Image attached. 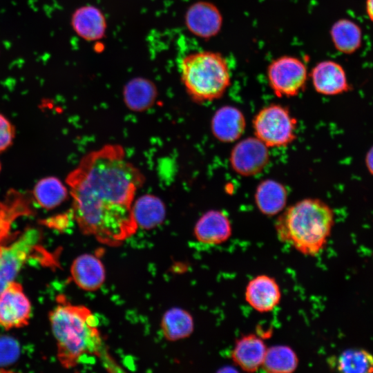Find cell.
<instances>
[{
  "mask_svg": "<svg viewBox=\"0 0 373 373\" xmlns=\"http://www.w3.org/2000/svg\"><path fill=\"white\" fill-rule=\"evenodd\" d=\"M70 274L75 283L82 289L94 291L104 284L106 271L97 256L84 254L76 258L70 267Z\"/></svg>",
  "mask_w": 373,
  "mask_h": 373,
  "instance_id": "cell-16",
  "label": "cell"
},
{
  "mask_svg": "<svg viewBox=\"0 0 373 373\" xmlns=\"http://www.w3.org/2000/svg\"><path fill=\"white\" fill-rule=\"evenodd\" d=\"M161 329L164 338L176 341L190 336L194 330V321L191 314L180 307H172L163 314Z\"/></svg>",
  "mask_w": 373,
  "mask_h": 373,
  "instance_id": "cell-20",
  "label": "cell"
},
{
  "mask_svg": "<svg viewBox=\"0 0 373 373\" xmlns=\"http://www.w3.org/2000/svg\"><path fill=\"white\" fill-rule=\"evenodd\" d=\"M310 77L315 90L323 95H337L351 89L345 70L334 61L318 63L312 68Z\"/></svg>",
  "mask_w": 373,
  "mask_h": 373,
  "instance_id": "cell-11",
  "label": "cell"
},
{
  "mask_svg": "<svg viewBox=\"0 0 373 373\" xmlns=\"http://www.w3.org/2000/svg\"><path fill=\"white\" fill-rule=\"evenodd\" d=\"M246 128V119L242 112L233 106H223L213 114L211 120V131L216 140L231 143L240 138Z\"/></svg>",
  "mask_w": 373,
  "mask_h": 373,
  "instance_id": "cell-14",
  "label": "cell"
},
{
  "mask_svg": "<svg viewBox=\"0 0 373 373\" xmlns=\"http://www.w3.org/2000/svg\"><path fill=\"white\" fill-rule=\"evenodd\" d=\"M267 76L269 86L277 97H294L304 90L307 69L297 57L282 56L270 63Z\"/></svg>",
  "mask_w": 373,
  "mask_h": 373,
  "instance_id": "cell-6",
  "label": "cell"
},
{
  "mask_svg": "<svg viewBox=\"0 0 373 373\" xmlns=\"http://www.w3.org/2000/svg\"><path fill=\"white\" fill-rule=\"evenodd\" d=\"M330 36L335 48L341 53H354L361 46V28L349 19L337 20L330 29Z\"/></svg>",
  "mask_w": 373,
  "mask_h": 373,
  "instance_id": "cell-21",
  "label": "cell"
},
{
  "mask_svg": "<svg viewBox=\"0 0 373 373\" xmlns=\"http://www.w3.org/2000/svg\"><path fill=\"white\" fill-rule=\"evenodd\" d=\"M1 163H0V171H1Z\"/></svg>",
  "mask_w": 373,
  "mask_h": 373,
  "instance_id": "cell-30",
  "label": "cell"
},
{
  "mask_svg": "<svg viewBox=\"0 0 373 373\" xmlns=\"http://www.w3.org/2000/svg\"><path fill=\"white\" fill-rule=\"evenodd\" d=\"M37 203L45 209H52L62 204L68 197L69 190L57 177L40 179L33 188Z\"/></svg>",
  "mask_w": 373,
  "mask_h": 373,
  "instance_id": "cell-23",
  "label": "cell"
},
{
  "mask_svg": "<svg viewBox=\"0 0 373 373\" xmlns=\"http://www.w3.org/2000/svg\"><path fill=\"white\" fill-rule=\"evenodd\" d=\"M123 96L128 108L134 111H143L155 102L157 90L151 81L137 77L128 82L124 88Z\"/></svg>",
  "mask_w": 373,
  "mask_h": 373,
  "instance_id": "cell-22",
  "label": "cell"
},
{
  "mask_svg": "<svg viewBox=\"0 0 373 373\" xmlns=\"http://www.w3.org/2000/svg\"><path fill=\"white\" fill-rule=\"evenodd\" d=\"M299 360L295 351L285 345L267 347L261 367L268 373H291L298 367Z\"/></svg>",
  "mask_w": 373,
  "mask_h": 373,
  "instance_id": "cell-24",
  "label": "cell"
},
{
  "mask_svg": "<svg viewBox=\"0 0 373 373\" xmlns=\"http://www.w3.org/2000/svg\"><path fill=\"white\" fill-rule=\"evenodd\" d=\"M223 18L219 9L212 3L198 1L192 4L185 15V23L194 35L209 39L221 30Z\"/></svg>",
  "mask_w": 373,
  "mask_h": 373,
  "instance_id": "cell-10",
  "label": "cell"
},
{
  "mask_svg": "<svg viewBox=\"0 0 373 373\" xmlns=\"http://www.w3.org/2000/svg\"><path fill=\"white\" fill-rule=\"evenodd\" d=\"M329 363L338 372H373V355L361 348L348 349L336 357H331Z\"/></svg>",
  "mask_w": 373,
  "mask_h": 373,
  "instance_id": "cell-25",
  "label": "cell"
},
{
  "mask_svg": "<svg viewBox=\"0 0 373 373\" xmlns=\"http://www.w3.org/2000/svg\"><path fill=\"white\" fill-rule=\"evenodd\" d=\"M49 320L57 342V358L64 367H75L86 355L104 358L108 367H116L105 349L96 317L88 308L70 304L59 296Z\"/></svg>",
  "mask_w": 373,
  "mask_h": 373,
  "instance_id": "cell-2",
  "label": "cell"
},
{
  "mask_svg": "<svg viewBox=\"0 0 373 373\" xmlns=\"http://www.w3.org/2000/svg\"><path fill=\"white\" fill-rule=\"evenodd\" d=\"M15 137V126L0 113V152L7 150L12 144Z\"/></svg>",
  "mask_w": 373,
  "mask_h": 373,
  "instance_id": "cell-27",
  "label": "cell"
},
{
  "mask_svg": "<svg viewBox=\"0 0 373 373\" xmlns=\"http://www.w3.org/2000/svg\"><path fill=\"white\" fill-rule=\"evenodd\" d=\"M133 214L137 227L152 229L161 224L166 217V207L157 196L146 194L135 200Z\"/></svg>",
  "mask_w": 373,
  "mask_h": 373,
  "instance_id": "cell-19",
  "label": "cell"
},
{
  "mask_svg": "<svg viewBox=\"0 0 373 373\" xmlns=\"http://www.w3.org/2000/svg\"><path fill=\"white\" fill-rule=\"evenodd\" d=\"M144 180L119 145L106 144L85 155L66 179L80 231L108 246L133 235L138 227L133 204Z\"/></svg>",
  "mask_w": 373,
  "mask_h": 373,
  "instance_id": "cell-1",
  "label": "cell"
},
{
  "mask_svg": "<svg viewBox=\"0 0 373 373\" xmlns=\"http://www.w3.org/2000/svg\"><path fill=\"white\" fill-rule=\"evenodd\" d=\"M252 126L255 137L268 148L287 146L296 137L297 119L281 104H271L261 108L254 116Z\"/></svg>",
  "mask_w": 373,
  "mask_h": 373,
  "instance_id": "cell-5",
  "label": "cell"
},
{
  "mask_svg": "<svg viewBox=\"0 0 373 373\" xmlns=\"http://www.w3.org/2000/svg\"><path fill=\"white\" fill-rule=\"evenodd\" d=\"M19 353V345L14 338L7 335H0V367L15 363Z\"/></svg>",
  "mask_w": 373,
  "mask_h": 373,
  "instance_id": "cell-26",
  "label": "cell"
},
{
  "mask_svg": "<svg viewBox=\"0 0 373 373\" xmlns=\"http://www.w3.org/2000/svg\"><path fill=\"white\" fill-rule=\"evenodd\" d=\"M269 157L268 147L256 137H249L239 141L233 147L229 163L238 175L251 177L263 171Z\"/></svg>",
  "mask_w": 373,
  "mask_h": 373,
  "instance_id": "cell-8",
  "label": "cell"
},
{
  "mask_svg": "<svg viewBox=\"0 0 373 373\" xmlns=\"http://www.w3.org/2000/svg\"><path fill=\"white\" fill-rule=\"evenodd\" d=\"M288 192L278 181L266 179L257 186L254 193L255 204L262 214L273 216L282 212L287 204Z\"/></svg>",
  "mask_w": 373,
  "mask_h": 373,
  "instance_id": "cell-17",
  "label": "cell"
},
{
  "mask_svg": "<svg viewBox=\"0 0 373 373\" xmlns=\"http://www.w3.org/2000/svg\"><path fill=\"white\" fill-rule=\"evenodd\" d=\"M40 236L38 230L28 229L10 245H0V294L37 251Z\"/></svg>",
  "mask_w": 373,
  "mask_h": 373,
  "instance_id": "cell-7",
  "label": "cell"
},
{
  "mask_svg": "<svg viewBox=\"0 0 373 373\" xmlns=\"http://www.w3.org/2000/svg\"><path fill=\"white\" fill-rule=\"evenodd\" d=\"M193 234L196 240L202 243L220 245L231 236V223L227 215L222 211L209 210L196 222Z\"/></svg>",
  "mask_w": 373,
  "mask_h": 373,
  "instance_id": "cell-13",
  "label": "cell"
},
{
  "mask_svg": "<svg viewBox=\"0 0 373 373\" xmlns=\"http://www.w3.org/2000/svg\"><path fill=\"white\" fill-rule=\"evenodd\" d=\"M365 10L369 19L373 21V0H366Z\"/></svg>",
  "mask_w": 373,
  "mask_h": 373,
  "instance_id": "cell-29",
  "label": "cell"
},
{
  "mask_svg": "<svg viewBox=\"0 0 373 373\" xmlns=\"http://www.w3.org/2000/svg\"><path fill=\"white\" fill-rule=\"evenodd\" d=\"M267 350L266 344L259 336L248 334L236 339L231 357L238 367L254 372L261 367Z\"/></svg>",
  "mask_w": 373,
  "mask_h": 373,
  "instance_id": "cell-15",
  "label": "cell"
},
{
  "mask_svg": "<svg viewBox=\"0 0 373 373\" xmlns=\"http://www.w3.org/2000/svg\"><path fill=\"white\" fill-rule=\"evenodd\" d=\"M31 305L23 287L15 280L0 294V325L6 329L28 325Z\"/></svg>",
  "mask_w": 373,
  "mask_h": 373,
  "instance_id": "cell-9",
  "label": "cell"
},
{
  "mask_svg": "<svg viewBox=\"0 0 373 373\" xmlns=\"http://www.w3.org/2000/svg\"><path fill=\"white\" fill-rule=\"evenodd\" d=\"M334 224L333 209L318 198H305L285 209L275 222L278 239L303 255L316 256L325 247Z\"/></svg>",
  "mask_w": 373,
  "mask_h": 373,
  "instance_id": "cell-3",
  "label": "cell"
},
{
  "mask_svg": "<svg viewBox=\"0 0 373 373\" xmlns=\"http://www.w3.org/2000/svg\"><path fill=\"white\" fill-rule=\"evenodd\" d=\"M71 26L78 36L87 41L101 39L106 28L104 15L98 8L91 6L77 8L72 15Z\"/></svg>",
  "mask_w": 373,
  "mask_h": 373,
  "instance_id": "cell-18",
  "label": "cell"
},
{
  "mask_svg": "<svg viewBox=\"0 0 373 373\" xmlns=\"http://www.w3.org/2000/svg\"><path fill=\"white\" fill-rule=\"evenodd\" d=\"M181 77L188 94L198 102L220 98L231 85L226 59L218 52L202 51L184 57Z\"/></svg>",
  "mask_w": 373,
  "mask_h": 373,
  "instance_id": "cell-4",
  "label": "cell"
},
{
  "mask_svg": "<svg viewBox=\"0 0 373 373\" xmlns=\"http://www.w3.org/2000/svg\"><path fill=\"white\" fill-rule=\"evenodd\" d=\"M365 161L367 171L373 175V145L366 153Z\"/></svg>",
  "mask_w": 373,
  "mask_h": 373,
  "instance_id": "cell-28",
  "label": "cell"
},
{
  "mask_svg": "<svg viewBox=\"0 0 373 373\" xmlns=\"http://www.w3.org/2000/svg\"><path fill=\"white\" fill-rule=\"evenodd\" d=\"M245 298L256 312L267 313L278 305L281 298V291L274 278L260 274L253 278L247 283Z\"/></svg>",
  "mask_w": 373,
  "mask_h": 373,
  "instance_id": "cell-12",
  "label": "cell"
}]
</instances>
